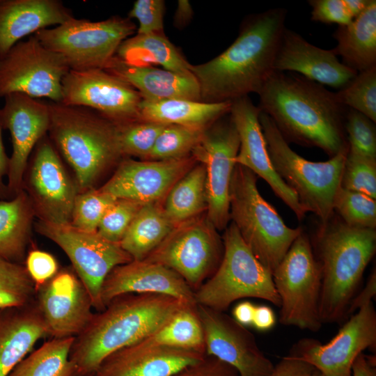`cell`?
<instances>
[{"label":"cell","instance_id":"58","mask_svg":"<svg viewBox=\"0 0 376 376\" xmlns=\"http://www.w3.org/2000/svg\"><path fill=\"white\" fill-rule=\"evenodd\" d=\"M313 376H325L324 375H323L322 373H320V371L318 370H315L313 375Z\"/></svg>","mask_w":376,"mask_h":376},{"label":"cell","instance_id":"9","mask_svg":"<svg viewBox=\"0 0 376 376\" xmlns=\"http://www.w3.org/2000/svg\"><path fill=\"white\" fill-rule=\"evenodd\" d=\"M281 300L279 322L285 326L316 332L320 317L322 272L312 244L303 231L272 272Z\"/></svg>","mask_w":376,"mask_h":376},{"label":"cell","instance_id":"55","mask_svg":"<svg viewBox=\"0 0 376 376\" xmlns=\"http://www.w3.org/2000/svg\"><path fill=\"white\" fill-rule=\"evenodd\" d=\"M2 126L0 119V201L10 199L4 178L7 176L9 157L7 156L2 139Z\"/></svg>","mask_w":376,"mask_h":376},{"label":"cell","instance_id":"3","mask_svg":"<svg viewBox=\"0 0 376 376\" xmlns=\"http://www.w3.org/2000/svg\"><path fill=\"white\" fill-rule=\"evenodd\" d=\"M187 305L193 304L159 294L115 297L75 337L70 354L75 376H91L110 354L148 337Z\"/></svg>","mask_w":376,"mask_h":376},{"label":"cell","instance_id":"53","mask_svg":"<svg viewBox=\"0 0 376 376\" xmlns=\"http://www.w3.org/2000/svg\"><path fill=\"white\" fill-rule=\"evenodd\" d=\"M352 376H376L375 356L361 353L352 366Z\"/></svg>","mask_w":376,"mask_h":376},{"label":"cell","instance_id":"25","mask_svg":"<svg viewBox=\"0 0 376 376\" xmlns=\"http://www.w3.org/2000/svg\"><path fill=\"white\" fill-rule=\"evenodd\" d=\"M274 68L278 72H297L320 84L340 89L358 74L340 63L332 49L316 47L287 28L282 34Z\"/></svg>","mask_w":376,"mask_h":376},{"label":"cell","instance_id":"30","mask_svg":"<svg viewBox=\"0 0 376 376\" xmlns=\"http://www.w3.org/2000/svg\"><path fill=\"white\" fill-rule=\"evenodd\" d=\"M230 107L231 102H204L181 99L151 102L142 99L138 120L205 129L229 113Z\"/></svg>","mask_w":376,"mask_h":376},{"label":"cell","instance_id":"57","mask_svg":"<svg viewBox=\"0 0 376 376\" xmlns=\"http://www.w3.org/2000/svg\"><path fill=\"white\" fill-rule=\"evenodd\" d=\"M372 0H343L353 19L359 16L370 3Z\"/></svg>","mask_w":376,"mask_h":376},{"label":"cell","instance_id":"50","mask_svg":"<svg viewBox=\"0 0 376 376\" xmlns=\"http://www.w3.org/2000/svg\"><path fill=\"white\" fill-rule=\"evenodd\" d=\"M316 369L292 354L283 357L269 376H313Z\"/></svg>","mask_w":376,"mask_h":376},{"label":"cell","instance_id":"43","mask_svg":"<svg viewBox=\"0 0 376 376\" xmlns=\"http://www.w3.org/2000/svg\"><path fill=\"white\" fill-rule=\"evenodd\" d=\"M340 186L376 198V159L348 150Z\"/></svg>","mask_w":376,"mask_h":376},{"label":"cell","instance_id":"17","mask_svg":"<svg viewBox=\"0 0 376 376\" xmlns=\"http://www.w3.org/2000/svg\"><path fill=\"white\" fill-rule=\"evenodd\" d=\"M142 97L120 77L102 68L70 70L62 80V102L93 109L118 125L138 120Z\"/></svg>","mask_w":376,"mask_h":376},{"label":"cell","instance_id":"24","mask_svg":"<svg viewBox=\"0 0 376 376\" xmlns=\"http://www.w3.org/2000/svg\"><path fill=\"white\" fill-rule=\"evenodd\" d=\"M130 293L164 295L196 304L194 291L178 273L146 259L113 268L104 281L102 301L105 307L115 297Z\"/></svg>","mask_w":376,"mask_h":376},{"label":"cell","instance_id":"8","mask_svg":"<svg viewBox=\"0 0 376 376\" xmlns=\"http://www.w3.org/2000/svg\"><path fill=\"white\" fill-rule=\"evenodd\" d=\"M222 240V260L194 292L196 304L224 312L235 301L250 297L280 307L272 273L253 256L233 222L226 228Z\"/></svg>","mask_w":376,"mask_h":376},{"label":"cell","instance_id":"27","mask_svg":"<svg viewBox=\"0 0 376 376\" xmlns=\"http://www.w3.org/2000/svg\"><path fill=\"white\" fill-rule=\"evenodd\" d=\"M104 70L127 82L146 101L173 99L201 101L200 87L192 74L182 75L150 65H132L116 56Z\"/></svg>","mask_w":376,"mask_h":376},{"label":"cell","instance_id":"2","mask_svg":"<svg viewBox=\"0 0 376 376\" xmlns=\"http://www.w3.org/2000/svg\"><path fill=\"white\" fill-rule=\"evenodd\" d=\"M258 95V107L285 140L318 147L330 157L348 146L344 133L347 108L323 85L274 71Z\"/></svg>","mask_w":376,"mask_h":376},{"label":"cell","instance_id":"16","mask_svg":"<svg viewBox=\"0 0 376 376\" xmlns=\"http://www.w3.org/2000/svg\"><path fill=\"white\" fill-rule=\"evenodd\" d=\"M375 347L376 311L371 301L350 315L327 343L302 338L290 354L308 362L325 376H352L357 357L367 348L375 350Z\"/></svg>","mask_w":376,"mask_h":376},{"label":"cell","instance_id":"18","mask_svg":"<svg viewBox=\"0 0 376 376\" xmlns=\"http://www.w3.org/2000/svg\"><path fill=\"white\" fill-rule=\"evenodd\" d=\"M205 354L233 367L240 376H269L274 365L246 327L225 312L196 304Z\"/></svg>","mask_w":376,"mask_h":376},{"label":"cell","instance_id":"4","mask_svg":"<svg viewBox=\"0 0 376 376\" xmlns=\"http://www.w3.org/2000/svg\"><path fill=\"white\" fill-rule=\"evenodd\" d=\"M48 104V137L72 169L79 193L95 188L123 156L118 124L86 107Z\"/></svg>","mask_w":376,"mask_h":376},{"label":"cell","instance_id":"44","mask_svg":"<svg viewBox=\"0 0 376 376\" xmlns=\"http://www.w3.org/2000/svg\"><path fill=\"white\" fill-rule=\"evenodd\" d=\"M348 150L376 159L375 123L363 113L347 108L344 123Z\"/></svg>","mask_w":376,"mask_h":376},{"label":"cell","instance_id":"35","mask_svg":"<svg viewBox=\"0 0 376 376\" xmlns=\"http://www.w3.org/2000/svg\"><path fill=\"white\" fill-rule=\"evenodd\" d=\"M75 337L53 338L30 352L8 376H75L70 359Z\"/></svg>","mask_w":376,"mask_h":376},{"label":"cell","instance_id":"11","mask_svg":"<svg viewBox=\"0 0 376 376\" xmlns=\"http://www.w3.org/2000/svg\"><path fill=\"white\" fill-rule=\"evenodd\" d=\"M35 228L65 253L88 292L93 308L102 311L105 307L101 294L105 279L116 267L132 261V257L120 244L106 240L97 231L81 230L70 223L56 224L38 220Z\"/></svg>","mask_w":376,"mask_h":376},{"label":"cell","instance_id":"29","mask_svg":"<svg viewBox=\"0 0 376 376\" xmlns=\"http://www.w3.org/2000/svg\"><path fill=\"white\" fill-rule=\"evenodd\" d=\"M333 36L337 45L332 51L344 65L357 72L376 65V1L350 24L338 25Z\"/></svg>","mask_w":376,"mask_h":376},{"label":"cell","instance_id":"14","mask_svg":"<svg viewBox=\"0 0 376 376\" xmlns=\"http://www.w3.org/2000/svg\"><path fill=\"white\" fill-rule=\"evenodd\" d=\"M22 189L38 220L56 224L70 223L79 190L47 135L39 141L31 155Z\"/></svg>","mask_w":376,"mask_h":376},{"label":"cell","instance_id":"23","mask_svg":"<svg viewBox=\"0 0 376 376\" xmlns=\"http://www.w3.org/2000/svg\"><path fill=\"white\" fill-rule=\"evenodd\" d=\"M205 355L143 338L110 354L91 376H171Z\"/></svg>","mask_w":376,"mask_h":376},{"label":"cell","instance_id":"33","mask_svg":"<svg viewBox=\"0 0 376 376\" xmlns=\"http://www.w3.org/2000/svg\"><path fill=\"white\" fill-rule=\"evenodd\" d=\"M176 226L159 202L143 204L119 243L132 260L146 258Z\"/></svg>","mask_w":376,"mask_h":376},{"label":"cell","instance_id":"32","mask_svg":"<svg viewBox=\"0 0 376 376\" xmlns=\"http://www.w3.org/2000/svg\"><path fill=\"white\" fill-rule=\"evenodd\" d=\"M116 54L118 58L130 65L158 64L176 73L192 74L191 65L161 33L136 34L128 38L120 45Z\"/></svg>","mask_w":376,"mask_h":376},{"label":"cell","instance_id":"49","mask_svg":"<svg viewBox=\"0 0 376 376\" xmlns=\"http://www.w3.org/2000/svg\"><path fill=\"white\" fill-rule=\"evenodd\" d=\"M171 376H240L231 366L206 354L201 360L180 370Z\"/></svg>","mask_w":376,"mask_h":376},{"label":"cell","instance_id":"51","mask_svg":"<svg viewBox=\"0 0 376 376\" xmlns=\"http://www.w3.org/2000/svg\"><path fill=\"white\" fill-rule=\"evenodd\" d=\"M376 295V271L372 272L365 286L357 292L352 299L348 309L347 318L364 305L373 301Z\"/></svg>","mask_w":376,"mask_h":376},{"label":"cell","instance_id":"48","mask_svg":"<svg viewBox=\"0 0 376 376\" xmlns=\"http://www.w3.org/2000/svg\"><path fill=\"white\" fill-rule=\"evenodd\" d=\"M308 2L312 8L313 21L347 25L353 20L343 0H310Z\"/></svg>","mask_w":376,"mask_h":376},{"label":"cell","instance_id":"41","mask_svg":"<svg viewBox=\"0 0 376 376\" xmlns=\"http://www.w3.org/2000/svg\"><path fill=\"white\" fill-rule=\"evenodd\" d=\"M118 125V141L123 155L147 159L166 124L134 120Z\"/></svg>","mask_w":376,"mask_h":376},{"label":"cell","instance_id":"6","mask_svg":"<svg viewBox=\"0 0 376 376\" xmlns=\"http://www.w3.org/2000/svg\"><path fill=\"white\" fill-rule=\"evenodd\" d=\"M259 122L274 169L296 194L305 212L314 213L326 224L334 211L348 146L326 162L308 161L290 148L267 114L260 111Z\"/></svg>","mask_w":376,"mask_h":376},{"label":"cell","instance_id":"28","mask_svg":"<svg viewBox=\"0 0 376 376\" xmlns=\"http://www.w3.org/2000/svg\"><path fill=\"white\" fill-rule=\"evenodd\" d=\"M5 311L0 313V376H8L48 335L36 305Z\"/></svg>","mask_w":376,"mask_h":376},{"label":"cell","instance_id":"56","mask_svg":"<svg viewBox=\"0 0 376 376\" xmlns=\"http://www.w3.org/2000/svg\"><path fill=\"white\" fill-rule=\"evenodd\" d=\"M193 15L190 3L187 0H179L174 17L175 24L182 26L188 23Z\"/></svg>","mask_w":376,"mask_h":376},{"label":"cell","instance_id":"52","mask_svg":"<svg viewBox=\"0 0 376 376\" xmlns=\"http://www.w3.org/2000/svg\"><path fill=\"white\" fill-rule=\"evenodd\" d=\"M276 324V316L273 310L267 306H256L252 325L260 331H267Z\"/></svg>","mask_w":376,"mask_h":376},{"label":"cell","instance_id":"47","mask_svg":"<svg viewBox=\"0 0 376 376\" xmlns=\"http://www.w3.org/2000/svg\"><path fill=\"white\" fill-rule=\"evenodd\" d=\"M24 265L35 285L36 291L59 270L58 263L53 255L37 249L28 252Z\"/></svg>","mask_w":376,"mask_h":376},{"label":"cell","instance_id":"10","mask_svg":"<svg viewBox=\"0 0 376 376\" xmlns=\"http://www.w3.org/2000/svg\"><path fill=\"white\" fill-rule=\"evenodd\" d=\"M135 30L127 18L112 17L91 22L74 17L33 36L47 49L59 54L70 70L105 69L120 45Z\"/></svg>","mask_w":376,"mask_h":376},{"label":"cell","instance_id":"46","mask_svg":"<svg viewBox=\"0 0 376 376\" xmlns=\"http://www.w3.org/2000/svg\"><path fill=\"white\" fill-rule=\"evenodd\" d=\"M164 2L162 0H137L129 17L138 19L137 34L161 33L163 30Z\"/></svg>","mask_w":376,"mask_h":376},{"label":"cell","instance_id":"22","mask_svg":"<svg viewBox=\"0 0 376 376\" xmlns=\"http://www.w3.org/2000/svg\"><path fill=\"white\" fill-rule=\"evenodd\" d=\"M260 109L248 96L231 102L229 113L240 139L236 164L243 166L262 178L301 220L306 214L296 194L279 177L270 162L259 122Z\"/></svg>","mask_w":376,"mask_h":376},{"label":"cell","instance_id":"40","mask_svg":"<svg viewBox=\"0 0 376 376\" xmlns=\"http://www.w3.org/2000/svg\"><path fill=\"white\" fill-rule=\"evenodd\" d=\"M339 101L376 122V65L358 72L344 88L336 93Z\"/></svg>","mask_w":376,"mask_h":376},{"label":"cell","instance_id":"42","mask_svg":"<svg viewBox=\"0 0 376 376\" xmlns=\"http://www.w3.org/2000/svg\"><path fill=\"white\" fill-rule=\"evenodd\" d=\"M116 200L100 188L78 193L73 203L70 224L81 230L97 231L103 215Z\"/></svg>","mask_w":376,"mask_h":376},{"label":"cell","instance_id":"7","mask_svg":"<svg viewBox=\"0 0 376 376\" xmlns=\"http://www.w3.org/2000/svg\"><path fill=\"white\" fill-rule=\"evenodd\" d=\"M257 178L236 164L229 189L230 217L253 256L272 274L302 229L285 224L259 193Z\"/></svg>","mask_w":376,"mask_h":376},{"label":"cell","instance_id":"31","mask_svg":"<svg viewBox=\"0 0 376 376\" xmlns=\"http://www.w3.org/2000/svg\"><path fill=\"white\" fill-rule=\"evenodd\" d=\"M35 213L22 189L13 198L0 201V257L22 263L31 241Z\"/></svg>","mask_w":376,"mask_h":376},{"label":"cell","instance_id":"26","mask_svg":"<svg viewBox=\"0 0 376 376\" xmlns=\"http://www.w3.org/2000/svg\"><path fill=\"white\" fill-rule=\"evenodd\" d=\"M72 17L58 0H0V58L22 38Z\"/></svg>","mask_w":376,"mask_h":376},{"label":"cell","instance_id":"45","mask_svg":"<svg viewBox=\"0 0 376 376\" xmlns=\"http://www.w3.org/2000/svg\"><path fill=\"white\" fill-rule=\"evenodd\" d=\"M143 205L131 200L116 199L103 215L97 233L106 240L119 244Z\"/></svg>","mask_w":376,"mask_h":376},{"label":"cell","instance_id":"36","mask_svg":"<svg viewBox=\"0 0 376 376\" xmlns=\"http://www.w3.org/2000/svg\"><path fill=\"white\" fill-rule=\"evenodd\" d=\"M145 338L162 345L205 353L203 331L196 305L185 306Z\"/></svg>","mask_w":376,"mask_h":376},{"label":"cell","instance_id":"54","mask_svg":"<svg viewBox=\"0 0 376 376\" xmlns=\"http://www.w3.org/2000/svg\"><path fill=\"white\" fill-rule=\"evenodd\" d=\"M256 305L249 301L238 303L233 309V318L240 324L252 325Z\"/></svg>","mask_w":376,"mask_h":376},{"label":"cell","instance_id":"39","mask_svg":"<svg viewBox=\"0 0 376 376\" xmlns=\"http://www.w3.org/2000/svg\"><path fill=\"white\" fill-rule=\"evenodd\" d=\"M333 210L350 226L375 229L376 201L366 194L340 186L334 198Z\"/></svg>","mask_w":376,"mask_h":376},{"label":"cell","instance_id":"5","mask_svg":"<svg viewBox=\"0 0 376 376\" xmlns=\"http://www.w3.org/2000/svg\"><path fill=\"white\" fill-rule=\"evenodd\" d=\"M315 249L322 272L320 320L322 324L343 322L365 269L375 254L376 230L328 221L318 234Z\"/></svg>","mask_w":376,"mask_h":376},{"label":"cell","instance_id":"12","mask_svg":"<svg viewBox=\"0 0 376 376\" xmlns=\"http://www.w3.org/2000/svg\"><path fill=\"white\" fill-rule=\"evenodd\" d=\"M216 230L196 217L177 226L144 259L173 270L195 292L222 260L224 243Z\"/></svg>","mask_w":376,"mask_h":376},{"label":"cell","instance_id":"20","mask_svg":"<svg viewBox=\"0 0 376 376\" xmlns=\"http://www.w3.org/2000/svg\"><path fill=\"white\" fill-rule=\"evenodd\" d=\"M36 294V307L52 338L77 337L94 314L89 294L73 269H59Z\"/></svg>","mask_w":376,"mask_h":376},{"label":"cell","instance_id":"19","mask_svg":"<svg viewBox=\"0 0 376 376\" xmlns=\"http://www.w3.org/2000/svg\"><path fill=\"white\" fill-rule=\"evenodd\" d=\"M4 100L0 119L2 128L8 130L11 136L6 185L12 198L22 190L24 173L33 149L47 134L50 110L47 102L23 93L9 94Z\"/></svg>","mask_w":376,"mask_h":376},{"label":"cell","instance_id":"21","mask_svg":"<svg viewBox=\"0 0 376 376\" xmlns=\"http://www.w3.org/2000/svg\"><path fill=\"white\" fill-rule=\"evenodd\" d=\"M194 159L167 160L125 159L100 189L116 199L146 204L159 202L191 168Z\"/></svg>","mask_w":376,"mask_h":376},{"label":"cell","instance_id":"1","mask_svg":"<svg viewBox=\"0 0 376 376\" xmlns=\"http://www.w3.org/2000/svg\"><path fill=\"white\" fill-rule=\"evenodd\" d=\"M286 14L284 8H272L251 15L224 52L208 62L191 65L201 102H232L260 93L275 71Z\"/></svg>","mask_w":376,"mask_h":376},{"label":"cell","instance_id":"38","mask_svg":"<svg viewBox=\"0 0 376 376\" xmlns=\"http://www.w3.org/2000/svg\"><path fill=\"white\" fill-rule=\"evenodd\" d=\"M205 130L167 125L158 136L147 159L167 160L187 157L201 139Z\"/></svg>","mask_w":376,"mask_h":376},{"label":"cell","instance_id":"37","mask_svg":"<svg viewBox=\"0 0 376 376\" xmlns=\"http://www.w3.org/2000/svg\"><path fill=\"white\" fill-rule=\"evenodd\" d=\"M34 294L35 285L25 265L0 257V309L26 306Z\"/></svg>","mask_w":376,"mask_h":376},{"label":"cell","instance_id":"13","mask_svg":"<svg viewBox=\"0 0 376 376\" xmlns=\"http://www.w3.org/2000/svg\"><path fill=\"white\" fill-rule=\"evenodd\" d=\"M69 70L61 56L30 36L0 58V97L19 93L61 102L62 80Z\"/></svg>","mask_w":376,"mask_h":376},{"label":"cell","instance_id":"34","mask_svg":"<svg viewBox=\"0 0 376 376\" xmlns=\"http://www.w3.org/2000/svg\"><path fill=\"white\" fill-rule=\"evenodd\" d=\"M163 208L175 226L198 217L207 209L205 170L203 164L192 167L171 187Z\"/></svg>","mask_w":376,"mask_h":376},{"label":"cell","instance_id":"15","mask_svg":"<svg viewBox=\"0 0 376 376\" xmlns=\"http://www.w3.org/2000/svg\"><path fill=\"white\" fill-rule=\"evenodd\" d=\"M239 148L238 133L230 116L206 129L191 151L205 170L206 218L217 230L226 229L230 219L229 189Z\"/></svg>","mask_w":376,"mask_h":376}]
</instances>
